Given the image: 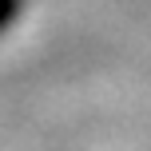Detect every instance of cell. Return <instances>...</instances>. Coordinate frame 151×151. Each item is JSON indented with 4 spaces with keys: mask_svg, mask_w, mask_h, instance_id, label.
I'll return each instance as SVG.
<instances>
[{
    "mask_svg": "<svg viewBox=\"0 0 151 151\" xmlns=\"http://www.w3.org/2000/svg\"><path fill=\"white\" fill-rule=\"evenodd\" d=\"M20 12V0H0V32H8V24Z\"/></svg>",
    "mask_w": 151,
    "mask_h": 151,
    "instance_id": "6da1fadb",
    "label": "cell"
}]
</instances>
